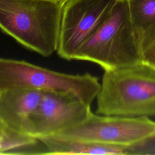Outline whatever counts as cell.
<instances>
[{
  "instance_id": "obj_1",
  "label": "cell",
  "mask_w": 155,
  "mask_h": 155,
  "mask_svg": "<svg viewBox=\"0 0 155 155\" xmlns=\"http://www.w3.org/2000/svg\"><path fill=\"white\" fill-rule=\"evenodd\" d=\"M63 3L47 0H0V29L44 57L56 51Z\"/></svg>"
},
{
  "instance_id": "obj_2",
  "label": "cell",
  "mask_w": 155,
  "mask_h": 155,
  "mask_svg": "<svg viewBox=\"0 0 155 155\" xmlns=\"http://www.w3.org/2000/svg\"><path fill=\"white\" fill-rule=\"evenodd\" d=\"M96 97V114L155 116V68L142 61L104 70Z\"/></svg>"
},
{
  "instance_id": "obj_3",
  "label": "cell",
  "mask_w": 155,
  "mask_h": 155,
  "mask_svg": "<svg viewBox=\"0 0 155 155\" xmlns=\"http://www.w3.org/2000/svg\"><path fill=\"white\" fill-rule=\"evenodd\" d=\"M74 60L94 62L104 70L142 61V51L125 0H117L107 17L79 49Z\"/></svg>"
},
{
  "instance_id": "obj_4",
  "label": "cell",
  "mask_w": 155,
  "mask_h": 155,
  "mask_svg": "<svg viewBox=\"0 0 155 155\" xmlns=\"http://www.w3.org/2000/svg\"><path fill=\"white\" fill-rule=\"evenodd\" d=\"M101 87L98 78L88 73L65 74L24 61L0 58V91L22 88L67 93L91 106Z\"/></svg>"
},
{
  "instance_id": "obj_5",
  "label": "cell",
  "mask_w": 155,
  "mask_h": 155,
  "mask_svg": "<svg viewBox=\"0 0 155 155\" xmlns=\"http://www.w3.org/2000/svg\"><path fill=\"white\" fill-rule=\"evenodd\" d=\"M54 136L134 149L155 139V121L148 117L91 113L80 124Z\"/></svg>"
},
{
  "instance_id": "obj_6",
  "label": "cell",
  "mask_w": 155,
  "mask_h": 155,
  "mask_svg": "<svg viewBox=\"0 0 155 155\" xmlns=\"http://www.w3.org/2000/svg\"><path fill=\"white\" fill-rule=\"evenodd\" d=\"M117 0H67L62 4L56 52L74 60L83 44L107 17Z\"/></svg>"
},
{
  "instance_id": "obj_7",
  "label": "cell",
  "mask_w": 155,
  "mask_h": 155,
  "mask_svg": "<svg viewBox=\"0 0 155 155\" xmlns=\"http://www.w3.org/2000/svg\"><path fill=\"white\" fill-rule=\"evenodd\" d=\"M91 113V106L72 94L43 91L30 116L28 135L38 139L57 136L82 123Z\"/></svg>"
},
{
  "instance_id": "obj_8",
  "label": "cell",
  "mask_w": 155,
  "mask_h": 155,
  "mask_svg": "<svg viewBox=\"0 0 155 155\" xmlns=\"http://www.w3.org/2000/svg\"><path fill=\"white\" fill-rule=\"evenodd\" d=\"M42 94V91L31 88L0 91V119L11 131L29 136L30 118L39 105Z\"/></svg>"
},
{
  "instance_id": "obj_9",
  "label": "cell",
  "mask_w": 155,
  "mask_h": 155,
  "mask_svg": "<svg viewBox=\"0 0 155 155\" xmlns=\"http://www.w3.org/2000/svg\"><path fill=\"white\" fill-rule=\"evenodd\" d=\"M44 149L43 154H133L134 149L94 142L72 140L57 136L39 139Z\"/></svg>"
},
{
  "instance_id": "obj_10",
  "label": "cell",
  "mask_w": 155,
  "mask_h": 155,
  "mask_svg": "<svg viewBox=\"0 0 155 155\" xmlns=\"http://www.w3.org/2000/svg\"><path fill=\"white\" fill-rule=\"evenodd\" d=\"M130 20L143 52L155 41V0H125Z\"/></svg>"
},
{
  "instance_id": "obj_11",
  "label": "cell",
  "mask_w": 155,
  "mask_h": 155,
  "mask_svg": "<svg viewBox=\"0 0 155 155\" xmlns=\"http://www.w3.org/2000/svg\"><path fill=\"white\" fill-rule=\"evenodd\" d=\"M142 61L155 68V41L143 52Z\"/></svg>"
},
{
  "instance_id": "obj_12",
  "label": "cell",
  "mask_w": 155,
  "mask_h": 155,
  "mask_svg": "<svg viewBox=\"0 0 155 155\" xmlns=\"http://www.w3.org/2000/svg\"><path fill=\"white\" fill-rule=\"evenodd\" d=\"M49 1H52V2H60V3H64L67 0H47Z\"/></svg>"
}]
</instances>
